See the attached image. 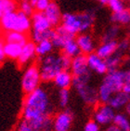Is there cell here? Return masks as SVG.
I'll return each instance as SVG.
<instances>
[{
    "mask_svg": "<svg viewBox=\"0 0 130 131\" xmlns=\"http://www.w3.org/2000/svg\"><path fill=\"white\" fill-rule=\"evenodd\" d=\"M73 120V113L70 110L60 112L53 118V130L54 131H69Z\"/></svg>",
    "mask_w": 130,
    "mask_h": 131,
    "instance_id": "obj_10",
    "label": "cell"
},
{
    "mask_svg": "<svg viewBox=\"0 0 130 131\" xmlns=\"http://www.w3.org/2000/svg\"><path fill=\"white\" fill-rule=\"evenodd\" d=\"M75 40L77 42L78 47L80 48L81 53L88 55L90 53L95 52L96 45L93 37L88 33H82L76 36Z\"/></svg>",
    "mask_w": 130,
    "mask_h": 131,
    "instance_id": "obj_14",
    "label": "cell"
},
{
    "mask_svg": "<svg viewBox=\"0 0 130 131\" xmlns=\"http://www.w3.org/2000/svg\"><path fill=\"white\" fill-rule=\"evenodd\" d=\"M118 32H119L118 27H116V26L111 27L110 29L105 33L104 36H103V42H105V41L114 40V38L116 37V35H118Z\"/></svg>",
    "mask_w": 130,
    "mask_h": 131,
    "instance_id": "obj_32",
    "label": "cell"
},
{
    "mask_svg": "<svg viewBox=\"0 0 130 131\" xmlns=\"http://www.w3.org/2000/svg\"><path fill=\"white\" fill-rule=\"evenodd\" d=\"M123 91H125V93H127L128 95H130V82H126L125 83L124 86H123Z\"/></svg>",
    "mask_w": 130,
    "mask_h": 131,
    "instance_id": "obj_40",
    "label": "cell"
},
{
    "mask_svg": "<svg viewBox=\"0 0 130 131\" xmlns=\"http://www.w3.org/2000/svg\"><path fill=\"white\" fill-rule=\"evenodd\" d=\"M118 43L115 40L105 41L96 48L95 52L102 59H107L117 51Z\"/></svg>",
    "mask_w": 130,
    "mask_h": 131,
    "instance_id": "obj_19",
    "label": "cell"
},
{
    "mask_svg": "<svg viewBox=\"0 0 130 131\" xmlns=\"http://www.w3.org/2000/svg\"><path fill=\"white\" fill-rule=\"evenodd\" d=\"M42 82L40 68L37 64L32 63L25 69L21 78V88L24 94H29L40 86Z\"/></svg>",
    "mask_w": 130,
    "mask_h": 131,
    "instance_id": "obj_6",
    "label": "cell"
},
{
    "mask_svg": "<svg viewBox=\"0 0 130 131\" xmlns=\"http://www.w3.org/2000/svg\"><path fill=\"white\" fill-rule=\"evenodd\" d=\"M62 53L65 55L69 56L73 59L74 57H76L77 55L81 54V50L79 47H78V44L75 40V38H71L70 40H68L66 43L64 44V46L61 48Z\"/></svg>",
    "mask_w": 130,
    "mask_h": 131,
    "instance_id": "obj_22",
    "label": "cell"
},
{
    "mask_svg": "<svg viewBox=\"0 0 130 131\" xmlns=\"http://www.w3.org/2000/svg\"><path fill=\"white\" fill-rule=\"evenodd\" d=\"M108 6L113 12H119L125 8L121 0H109Z\"/></svg>",
    "mask_w": 130,
    "mask_h": 131,
    "instance_id": "obj_33",
    "label": "cell"
},
{
    "mask_svg": "<svg viewBox=\"0 0 130 131\" xmlns=\"http://www.w3.org/2000/svg\"><path fill=\"white\" fill-rule=\"evenodd\" d=\"M55 35V30L50 28L48 30L42 31V32H38V31H32L31 33V37H32V41H34L35 44L40 42L43 40H52L53 36Z\"/></svg>",
    "mask_w": 130,
    "mask_h": 131,
    "instance_id": "obj_24",
    "label": "cell"
},
{
    "mask_svg": "<svg viewBox=\"0 0 130 131\" xmlns=\"http://www.w3.org/2000/svg\"><path fill=\"white\" fill-rule=\"evenodd\" d=\"M130 101V95L125 93V91H119L116 92L112 96L110 101H108V104L113 107L114 110H119V109L125 108L128 101Z\"/></svg>",
    "mask_w": 130,
    "mask_h": 131,
    "instance_id": "obj_20",
    "label": "cell"
},
{
    "mask_svg": "<svg viewBox=\"0 0 130 131\" xmlns=\"http://www.w3.org/2000/svg\"><path fill=\"white\" fill-rule=\"evenodd\" d=\"M105 61L108 66V70H116L118 69L121 61H122V53L116 51L114 54L110 56L109 58L105 59Z\"/></svg>",
    "mask_w": 130,
    "mask_h": 131,
    "instance_id": "obj_28",
    "label": "cell"
},
{
    "mask_svg": "<svg viewBox=\"0 0 130 131\" xmlns=\"http://www.w3.org/2000/svg\"><path fill=\"white\" fill-rule=\"evenodd\" d=\"M3 39L5 42H9V43H16L23 46L26 42L29 41L27 36V34L20 33L17 31H10V32H4L2 35Z\"/></svg>",
    "mask_w": 130,
    "mask_h": 131,
    "instance_id": "obj_21",
    "label": "cell"
},
{
    "mask_svg": "<svg viewBox=\"0 0 130 131\" xmlns=\"http://www.w3.org/2000/svg\"><path fill=\"white\" fill-rule=\"evenodd\" d=\"M98 1H100V0H98Z\"/></svg>",
    "mask_w": 130,
    "mask_h": 131,
    "instance_id": "obj_48",
    "label": "cell"
},
{
    "mask_svg": "<svg viewBox=\"0 0 130 131\" xmlns=\"http://www.w3.org/2000/svg\"><path fill=\"white\" fill-rule=\"evenodd\" d=\"M100 2L102 4V5H108V2L109 0H100Z\"/></svg>",
    "mask_w": 130,
    "mask_h": 131,
    "instance_id": "obj_42",
    "label": "cell"
},
{
    "mask_svg": "<svg viewBox=\"0 0 130 131\" xmlns=\"http://www.w3.org/2000/svg\"><path fill=\"white\" fill-rule=\"evenodd\" d=\"M0 5L4 14L5 13L14 12L18 9V2L16 0H0Z\"/></svg>",
    "mask_w": 130,
    "mask_h": 131,
    "instance_id": "obj_29",
    "label": "cell"
},
{
    "mask_svg": "<svg viewBox=\"0 0 130 131\" xmlns=\"http://www.w3.org/2000/svg\"><path fill=\"white\" fill-rule=\"evenodd\" d=\"M23 49V46L20 44L16 43H9V42H6L5 43V53L6 57L9 60H16L20 57V52Z\"/></svg>",
    "mask_w": 130,
    "mask_h": 131,
    "instance_id": "obj_23",
    "label": "cell"
},
{
    "mask_svg": "<svg viewBox=\"0 0 130 131\" xmlns=\"http://www.w3.org/2000/svg\"><path fill=\"white\" fill-rule=\"evenodd\" d=\"M20 2H30L31 0H20Z\"/></svg>",
    "mask_w": 130,
    "mask_h": 131,
    "instance_id": "obj_45",
    "label": "cell"
},
{
    "mask_svg": "<svg viewBox=\"0 0 130 131\" xmlns=\"http://www.w3.org/2000/svg\"><path fill=\"white\" fill-rule=\"evenodd\" d=\"M95 15L90 11L81 13L66 12L62 14L61 25L72 35L86 33L92 27Z\"/></svg>",
    "mask_w": 130,
    "mask_h": 131,
    "instance_id": "obj_2",
    "label": "cell"
},
{
    "mask_svg": "<svg viewBox=\"0 0 130 131\" xmlns=\"http://www.w3.org/2000/svg\"><path fill=\"white\" fill-rule=\"evenodd\" d=\"M51 0H36V2L35 4V11H42L44 12L48 5L50 4Z\"/></svg>",
    "mask_w": 130,
    "mask_h": 131,
    "instance_id": "obj_34",
    "label": "cell"
},
{
    "mask_svg": "<svg viewBox=\"0 0 130 131\" xmlns=\"http://www.w3.org/2000/svg\"><path fill=\"white\" fill-rule=\"evenodd\" d=\"M125 112H126L127 115L130 116V101H128V103L126 104V106L125 107Z\"/></svg>",
    "mask_w": 130,
    "mask_h": 131,
    "instance_id": "obj_41",
    "label": "cell"
},
{
    "mask_svg": "<svg viewBox=\"0 0 130 131\" xmlns=\"http://www.w3.org/2000/svg\"><path fill=\"white\" fill-rule=\"evenodd\" d=\"M54 46L51 40H43L36 43V54L38 57H44L47 56L50 53H52Z\"/></svg>",
    "mask_w": 130,
    "mask_h": 131,
    "instance_id": "obj_25",
    "label": "cell"
},
{
    "mask_svg": "<svg viewBox=\"0 0 130 131\" xmlns=\"http://www.w3.org/2000/svg\"><path fill=\"white\" fill-rule=\"evenodd\" d=\"M71 72L73 76H84L90 74V69L88 65V55L79 54L72 59Z\"/></svg>",
    "mask_w": 130,
    "mask_h": 131,
    "instance_id": "obj_12",
    "label": "cell"
},
{
    "mask_svg": "<svg viewBox=\"0 0 130 131\" xmlns=\"http://www.w3.org/2000/svg\"><path fill=\"white\" fill-rule=\"evenodd\" d=\"M112 20L115 23H122V24L130 23V10L124 8L119 12H113L112 15Z\"/></svg>",
    "mask_w": 130,
    "mask_h": 131,
    "instance_id": "obj_27",
    "label": "cell"
},
{
    "mask_svg": "<svg viewBox=\"0 0 130 131\" xmlns=\"http://www.w3.org/2000/svg\"><path fill=\"white\" fill-rule=\"evenodd\" d=\"M2 31H3V29H2V26H1V23H0V35L2 34Z\"/></svg>",
    "mask_w": 130,
    "mask_h": 131,
    "instance_id": "obj_44",
    "label": "cell"
},
{
    "mask_svg": "<svg viewBox=\"0 0 130 131\" xmlns=\"http://www.w3.org/2000/svg\"><path fill=\"white\" fill-rule=\"evenodd\" d=\"M50 100L48 92L42 88L26 94L21 116L25 119H38L50 115Z\"/></svg>",
    "mask_w": 130,
    "mask_h": 131,
    "instance_id": "obj_1",
    "label": "cell"
},
{
    "mask_svg": "<svg viewBox=\"0 0 130 131\" xmlns=\"http://www.w3.org/2000/svg\"><path fill=\"white\" fill-rule=\"evenodd\" d=\"M1 26L4 32L17 31L28 34L32 30V20L30 16L25 15L20 11L5 13L0 19Z\"/></svg>",
    "mask_w": 130,
    "mask_h": 131,
    "instance_id": "obj_3",
    "label": "cell"
},
{
    "mask_svg": "<svg viewBox=\"0 0 130 131\" xmlns=\"http://www.w3.org/2000/svg\"><path fill=\"white\" fill-rule=\"evenodd\" d=\"M128 42L127 41H121L120 43H118V48H117V51L123 53L125 50H126L128 48Z\"/></svg>",
    "mask_w": 130,
    "mask_h": 131,
    "instance_id": "obj_37",
    "label": "cell"
},
{
    "mask_svg": "<svg viewBox=\"0 0 130 131\" xmlns=\"http://www.w3.org/2000/svg\"><path fill=\"white\" fill-rule=\"evenodd\" d=\"M54 30H55V35H54L51 41H52L54 48H60L61 49L62 47L64 46V44L68 40H70L71 38L74 37V35L69 33L61 24L55 27Z\"/></svg>",
    "mask_w": 130,
    "mask_h": 131,
    "instance_id": "obj_17",
    "label": "cell"
},
{
    "mask_svg": "<svg viewBox=\"0 0 130 131\" xmlns=\"http://www.w3.org/2000/svg\"><path fill=\"white\" fill-rule=\"evenodd\" d=\"M124 78H125V82H130V69L124 71Z\"/></svg>",
    "mask_w": 130,
    "mask_h": 131,
    "instance_id": "obj_39",
    "label": "cell"
},
{
    "mask_svg": "<svg viewBox=\"0 0 130 131\" xmlns=\"http://www.w3.org/2000/svg\"><path fill=\"white\" fill-rule=\"evenodd\" d=\"M88 65L90 71L95 72L98 74H106L109 71L105 60L100 57L96 52L88 55Z\"/></svg>",
    "mask_w": 130,
    "mask_h": 131,
    "instance_id": "obj_13",
    "label": "cell"
},
{
    "mask_svg": "<svg viewBox=\"0 0 130 131\" xmlns=\"http://www.w3.org/2000/svg\"><path fill=\"white\" fill-rule=\"evenodd\" d=\"M3 14H4V12H3L2 8H1V5H0V19H1V17L3 16Z\"/></svg>",
    "mask_w": 130,
    "mask_h": 131,
    "instance_id": "obj_43",
    "label": "cell"
},
{
    "mask_svg": "<svg viewBox=\"0 0 130 131\" xmlns=\"http://www.w3.org/2000/svg\"><path fill=\"white\" fill-rule=\"evenodd\" d=\"M18 10L20 12L24 13L25 15L27 16H32L35 12V7L32 6L31 2H20L19 6H18Z\"/></svg>",
    "mask_w": 130,
    "mask_h": 131,
    "instance_id": "obj_31",
    "label": "cell"
},
{
    "mask_svg": "<svg viewBox=\"0 0 130 131\" xmlns=\"http://www.w3.org/2000/svg\"><path fill=\"white\" fill-rule=\"evenodd\" d=\"M84 131H100V125H99L94 119H93V120H90V121H88V123L85 125Z\"/></svg>",
    "mask_w": 130,
    "mask_h": 131,
    "instance_id": "obj_35",
    "label": "cell"
},
{
    "mask_svg": "<svg viewBox=\"0 0 130 131\" xmlns=\"http://www.w3.org/2000/svg\"><path fill=\"white\" fill-rule=\"evenodd\" d=\"M73 75L70 70H61L55 76L53 82L57 88L61 89V88H70L73 86Z\"/></svg>",
    "mask_w": 130,
    "mask_h": 131,
    "instance_id": "obj_18",
    "label": "cell"
},
{
    "mask_svg": "<svg viewBox=\"0 0 130 131\" xmlns=\"http://www.w3.org/2000/svg\"><path fill=\"white\" fill-rule=\"evenodd\" d=\"M105 131H123L120 127H118L117 126H115L114 124H111L109 126H107V128H106Z\"/></svg>",
    "mask_w": 130,
    "mask_h": 131,
    "instance_id": "obj_38",
    "label": "cell"
},
{
    "mask_svg": "<svg viewBox=\"0 0 130 131\" xmlns=\"http://www.w3.org/2000/svg\"><path fill=\"white\" fill-rule=\"evenodd\" d=\"M129 51H130V46H129Z\"/></svg>",
    "mask_w": 130,
    "mask_h": 131,
    "instance_id": "obj_47",
    "label": "cell"
},
{
    "mask_svg": "<svg viewBox=\"0 0 130 131\" xmlns=\"http://www.w3.org/2000/svg\"><path fill=\"white\" fill-rule=\"evenodd\" d=\"M52 129L53 119L50 115H47L38 119L23 118L17 131H51Z\"/></svg>",
    "mask_w": 130,
    "mask_h": 131,
    "instance_id": "obj_7",
    "label": "cell"
},
{
    "mask_svg": "<svg viewBox=\"0 0 130 131\" xmlns=\"http://www.w3.org/2000/svg\"><path fill=\"white\" fill-rule=\"evenodd\" d=\"M36 44L34 41L29 40L23 46L20 55L17 60L18 65L20 67H24L30 64L36 58Z\"/></svg>",
    "mask_w": 130,
    "mask_h": 131,
    "instance_id": "obj_11",
    "label": "cell"
},
{
    "mask_svg": "<svg viewBox=\"0 0 130 131\" xmlns=\"http://www.w3.org/2000/svg\"><path fill=\"white\" fill-rule=\"evenodd\" d=\"M70 100V92L69 88H61L59 92V104L61 108L65 109L68 106Z\"/></svg>",
    "mask_w": 130,
    "mask_h": 131,
    "instance_id": "obj_30",
    "label": "cell"
},
{
    "mask_svg": "<svg viewBox=\"0 0 130 131\" xmlns=\"http://www.w3.org/2000/svg\"><path fill=\"white\" fill-rule=\"evenodd\" d=\"M31 20H32V31L42 32V31L48 30L50 28H52L47 16L42 11H35L34 14L31 16Z\"/></svg>",
    "mask_w": 130,
    "mask_h": 131,
    "instance_id": "obj_16",
    "label": "cell"
},
{
    "mask_svg": "<svg viewBox=\"0 0 130 131\" xmlns=\"http://www.w3.org/2000/svg\"><path fill=\"white\" fill-rule=\"evenodd\" d=\"M5 40L3 37L0 36V65L2 64L6 60V53H5Z\"/></svg>",
    "mask_w": 130,
    "mask_h": 131,
    "instance_id": "obj_36",
    "label": "cell"
},
{
    "mask_svg": "<svg viewBox=\"0 0 130 131\" xmlns=\"http://www.w3.org/2000/svg\"><path fill=\"white\" fill-rule=\"evenodd\" d=\"M102 83L106 85L113 93L121 91L125 83L124 78V71L118 69L108 71V73L103 78Z\"/></svg>",
    "mask_w": 130,
    "mask_h": 131,
    "instance_id": "obj_8",
    "label": "cell"
},
{
    "mask_svg": "<svg viewBox=\"0 0 130 131\" xmlns=\"http://www.w3.org/2000/svg\"><path fill=\"white\" fill-rule=\"evenodd\" d=\"M90 74L84 76H73V86L84 102L88 105H95L99 102L98 90L89 85Z\"/></svg>",
    "mask_w": 130,
    "mask_h": 131,
    "instance_id": "obj_5",
    "label": "cell"
},
{
    "mask_svg": "<svg viewBox=\"0 0 130 131\" xmlns=\"http://www.w3.org/2000/svg\"><path fill=\"white\" fill-rule=\"evenodd\" d=\"M51 1H57V0H51Z\"/></svg>",
    "mask_w": 130,
    "mask_h": 131,
    "instance_id": "obj_46",
    "label": "cell"
},
{
    "mask_svg": "<svg viewBox=\"0 0 130 131\" xmlns=\"http://www.w3.org/2000/svg\"><path fill=\"white\" fill-rule=\"evenodd\" d=\"M45 15L47 16L48 20H49L50 24L52 27H57V26L61 24V20H62V13L60 11V8L59 7L55 1H51L47 9L44 11Z\"/></svg>",
    "mask_w": 130,
    "mask_h": 131,
    "instance_id": "obj_15",
    "label": "cell"
},
{
    "mask_svg": "<svg viewBox=\"0 0 130 131\" xmlns=\"http://www.w3.org/2000/svg\"><path fill=\"white\" fill-rule=\"evenodd\" d=\"M113 124L120 127L123 131H130V119L127 114H115Z\"/></svg>",
    "mask_w": 130,
    "mask_h": 131,
    "instance_id": "obj_26",
    "label": "cell"
},
{
    "mask_svg": "<svg viewBox=\"0 0 130 131\" xmlns=\"http://www.w3.org/2000/svg\"><path fill=\"white\" fill-rule=\"evenodd\" d=\"M115 115V110L108 103H101L94 112V120L100 126H109L113 123Z\"/></svg>",
    "mask_w": 130,
    "mask_h": 131,
    "instance_id": "obj_9",
    "label": "cell"
},
{
    "mask_svg": "<svg viewBox=\"0 0 130 131\" xmlns=\"http://www.w3.org/2000/svg\"><path fill=\"white\" fill-rule=\"evenodd\" d=\"M39 68H40L41 78L43 82L53 81L58 73L61 70H63L60 54L50 53L47 56L41 57Z\"/></svg>",
    "mask_w": 130,
    "mask_h": 131,
    "instance_id": "obj_4",
    "label": "cell"
}]
</instances>
